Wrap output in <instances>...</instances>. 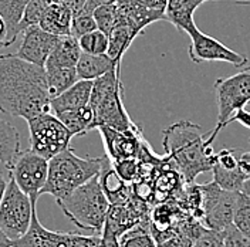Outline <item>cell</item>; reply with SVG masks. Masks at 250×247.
I'll use <instances>...</instances> for the list:
<instances>
[{
  "label": "cell",
  "mask_w": 250,
  "mask_h": 247,
  "mask_svg": "<svg viewBox=\"0 0 250 247\" xmlns=\"http://www.w3.org/2000/svg\"><path fill=\"white\" fill-rule=\"evenodd\" d=\"M50 103L44 67L17 54L0 56V112L27 121L51 112Z\"/></svg>",
  "instance_id": "obj_1"
},
{
  "label": "cell",
  "mask_w": 250,
  "mask_h": 247,
  "mask_svg": "<svg viewBox=\"0 0 250 247\" xmlns=\"http://www.w3.org/2000/svg\"><path fill=\"white\" fill-rule=\"evenodd\" d=\"M206 138L201 125L187 120L172 124L164 131L162 146L167 158L188 184L212 170L216 162V151L206 144Z\"/></svg>",
  "instance_id": "obj_2"
},
{
  "label": "cell",
  "mask_w": 250,
  "mask_h": 247,
  "mask_svg": "<svg viewBox=\"0 0 250 247\" xmlns=\"http://www.w3.org/2000/svg\"><path fill=\"white\" fill-rule=\"evenodd\" d=\"M104 159L105 156L81 158L71 148H67L48 161V175L40 196L51 195L56 201L68 196L78 186L100 175Z\"/></svg>",
  "instance_id": "obj_3"
},
{
  "label": "cell",
  "mask_w": 250,
  "mask_h": 247,
  "mask_svg": "<svg viewBox=\"0 0 250 247\" xmlns=\"http://www.w3.org/2000/svg\"><path fill=\"white\" fill-rule=\"evenodd\" d=\"M124 87L121 82V70L114 68L103 77L93 81L90 107L94 112L95 129L107 126L117 131L134 129V123L124 107Z\"/></svg>",
  "instance_id": "obj_4"
},
{
  "label": "cell",
  "mask_w": 250,
  "mask_h": 247,
  "mask_svg": "<svg viewBox=\"0 0 250 247\" xmlns=\"http://www.w3.org/2000/svg\"><path fill=\"white\" fill-rule=\"evenodd\" d=\"M57 205L78 229L93 234L103 233L108 216L109 202L100 185L98 176L78 186L68 196L59 199Z\"/></svg>",
  "instance_id": "obj_5"
},
{
  "label": "cell",
  "mask_w": 250,
  "mask_h": 247,
  "mask_svg": "<svg viewBox=\"0 0 250 247\" xmlns=\"http://www.w3.org/2000/svg\"><path fill=\"white\" fill-rule=\"evenodd\" d=\"M215 98L218 107V123L208 135L206 144L213 146L219 132L229 124L236 111L246 108L250 104V67L242 68L229 77L215 81Z\"/></svg>",
  "instance_id": "obj_6"
},
{
  "label": "cell",
  "mask_w": 250,
  "mask_h": 247,
  "mask_svg": "<svg viewBox=\"0 0 250 247\" xmlns=\"http://www.w3.org/2000/svg\"><path fill=\"white\" fill-rule=\"evenodd\" d=\"M27 125L30 149L47 161L70 148V142L74 138L60 118L51 112H44L27 120Z\"/></svg>",
  "instance_id": "obj_7"
},
{
  "label": "cell",
  "mask_w": 250,
  "mask_h": 247,
  "mask_svg": "<svg viewBox=\"0 0 250 247\" xmlns=\"http://www.w3.org/2000/svg\"><path fill=\"white\" fill-rule=\"evenodd\" d=\"M36 206L12 178L0 203V229L13 242L19 240L29 230Z\"/></svg>",
  "instance_id": "obj_8"
},
{
  "label": "cell",
  "mask_w": 250,
  "mask_h": 247,
  "mask_svg": "<svg viewBox=\"0 0 250 247\" xmlns=\"http://www.w3.org/2000/svg\"><path fill=\"white\" fill-rule=\"evenodd\" d=\"M13 247H101V234L48 230L40 223L36 206L29 230L23 237L13 242Z\"/></svg>",
  "instance_id": "obj_9"
},
{
  "label": "cell",
  "mask_w": 250,
  "mask_h": 247,
  "mask_svg": "<svg viewBox=\"0 0 250 247\" xmlns=\"http://www.w3.org/2000/svg\"><path fill=\"white\" fill-rule=\"evenodd\" d=\"M202 190V223L213 230H225L233 225L234 209L239 192L225 190L212 181L201 185Z\"/></svg>",
  "instance_id": "obj_10"
},
{
  "label": "cell",
  "mask_w": 250,
  "mask_h": 247,
  "mask_svg": "<svg viewBox=\"0 0 250 247\" xmlns=\"http://www.w3.org/2000/svg\"><path fill=\"white\" fill-rule=\"evenodd\" d=\"M12 178L19 187L30 198L31 203H37L40 192L44 187L48 175V161L31 149L19 152L10 165Z\"/></svg>",
  "instance_id": "obj_11"
},
{
  "label": "cell",
  "mask_w": 250,
  "mask_h": 247,
  "mask_svg": "<svg viewBox=\"0 0 250 247\" xmlns=\"http://www.w3.org/2000/svg\"><path fill=\"white\" fill-rule=\"evenodd\" d=\"M190 44L188 47L189 59L196 64L223 62L240 68L248 64V57L222 44L219 40L205 34L198 27L189 34Z\"/></svg>",
  "instance_id": "obj_12"
},
{
  "label": "cell",
  "mask_w": 250,
  "mask_h": 247,
  "mask_svg": "<svg viewBox=\"0 0 250 247\" xmlns=\"http://www.w3.org/2000/svg\"><path fill=\"white\" fill-rule=\"evenodd\" d=\"M97 129L100 131L107 156L111 162L126 158H138L141 145L145 141L142 138L140 126L128 131H117L107 126H100Z\"/></svg>",
  "instance_id": "obj_13"
},
{
  "label": "cell",
  "mask_w": 250,
  "mask_h": 247,
  "mask_svg": "<svg viewBox=\"0 0 250 247\" xmlns=\"http://www.w3.org/2000/svg\"><path fill=\"white\" fill-rule=\"evenodd\" d=\"M59 40L60 36L43 30L39 24L30 26L23 31L21 44L16 54L26 62L44 67L47 59L56 48Z\"/></svg>",
  "instance_id": "obj_14"
},
{
  "label": "cell",
  "mask_w": 250,
  "mask_h": 247,
  "mask_svg": "<svg viewBox=\"0 0 250 247\" xmlns=\"http://www.w3.org/2000/svg\"><path fill=\"white\" fill-rule=\"evenodd\" d=\"M205 1H219V0H168L165 9V20L181 33L189 34L196 29L193 15L195 10Z\"/></svg>",
  "instance_id": "obj_15"
},
{
  "label": "cell",
  "mask_w": 250,
  "mask_h": 247,
  "mask_svg": "<svg viewBox=\"0 0 250 247\" xmlns=\"http://www.w3.org/2000/svg\"><path fill=\"white\" fill-rule=\"evenodd\" d=\"M91 90H93L91 80H78L68 90H65L59 97L51 100L50 103L51 112L60 114L64 111H73V109L87 107L90 104Z\"/></svg>",
  "instance_id": "obj_16"
},
{
  "label": "cell",
  "mask_w": 250,
  "mask_h": 247,
  "mask_svg": "<svg viewBox=\"0 0 250 247\" xmlns=\"http://www.w3.org/2000/svg\"><path fill=\"white\" fill-rule=\"evenodd\" d=\"M98 181H100V185L108 199L109 205L123 203L132 196L131 186L126 185V182L117 173L108 156H105V159H104L103 169L98 175Z\"/></svg>",
  "instance_id": "obj_17"
},
{
  "label": "cell",
  "mask_w": 250,
  "mask_h": 247,
  "mask_svg": "<svg viewBox=\"0 0 250 247\" xmlns=\"http://www.w3.org/2000/svg\"><path fill=\"white\" fill-rule=\"evenodd\" d=\"M142 34L140 30H137L134 26L118 20L115 27L112 29V31L109 33L108 39V54L109 57L114 60V62L117 64L118 68H121V62H123V57L126 53V50L129 48V46L132 44V41Z\"/></svg>",
  "instance_id": "obj_18"
},
{
  "label": "cell",
  "mask_w": 250,
  "mask_h": 247,
  "mask_svg": "<svg viewBox=\"0 0 250 247\" xmlns=\"http://www.w3.org/2000/svg\"><path fill=\"white\" fill-rule=\"evenodd\" d=\"M71 21H73V10L64 3L54 1L47 7L39 26L51 34L67 36L71 34Z\"/></svg>",
  "instance_id": "obj_19"
},
{
  "label": "cell",
  "mask_w": 250,
  "mask_h": 247,
  "mask_svg": "<svg viewBox=\"0 0 250 247\" xmlns=\"http://www.w3.org/2000/svg\"><path fill=\"white\" fill-rule=\"evenodd\" d=\"M114 68H118V67L108 54L81 53L77 65H76L78 80H91V81H94L95 78L103 77L104 74H107Z\"/></svg>",
  "instance_id": "obj_20"
},
{
  "label": "cell",
  "mask_w": 250,
  "mask_h": 247,
  "mask_svg": "<svg viewBox=\"0 0 250 247\" xmlns=\"http://www.w3.org/2000/svg\"><path fill=\"white\" fill-rule=\"evenodd\" d=\"M81 48L78 39L71 34L60 36V40L56 48L47 59L46 65H60V67H76L81 56Z\"/></svg>",
  "instance_id": "obj_21"
},
{
  "label": "cell",
  "mask_w": 250,
  "mask_h": 247,
  "mask_svg": "<svg viewBox=\"0 0 250 247\" xmlns=\"http://www.w3.org/2000/svg\"><path fill=\"white\" fill-rule=\"evenodd\" d=\"M54 115L60 118V121L68 128L73 137H84L87 132L95 129L94 112L90 105L73 111H64Z\"/></svg>",
  "instance_id": "obj_22"
},
{
  "label": "cell",
  "mask_w": 250,
  "mask_h": 247,
  "mask_svg": "<svg viewBox=\"0 0 250 247\" xmlns=\"http://www.w3.org/2000/svg\"><path fill=\"white\" fill-rule=\"evenodd\" d=\"M47 76V87L51 100L59 97L73 84L78 81L76 67H60V65H44Z\"/></svg>",
  "instance_id": "obj_23"
},
{
  "label": "cell",
  "mask_w": 250,
  "mask_h": 247,
  "mask_svg": "<svg viewBox=\"0 0 250 247\" xmlns=\"http://www.w3.org/2000/svg\"><path fill=\"white\" fill-rule=\"evenodd\" d=\"M20 152V132L15 125L0 118V162L12 165Z\"/></svg>",
  "instance_id": "obj_24"
},
{
  "label": "cell",
  "mask_w": 250,
  "mask_h": 247,
  "mask_svg": "<svg viewBox=\"0 0 250 247\" xmlns=\"http://www.w3.org/2000/svg\"><path fill=\"white\" fill-rule=\"evenodd\" d=\"M121 247H158L151 233V217L125 232L120 237Z\"/></svg>",
  "instance_id": "obj_25"
},
{
  "label": "cell",
  "mask_w": 250,
  "mask_h": 247,
  "mask_svg": "<svg viewBox=\"0 0 250 247\" xmlns=\"http://www.w3.org/2000/svg\"><path fill=\"white\" fill-rule=\"evenodd\" d=\"M29 1L30 0H0V16L7 23V27H9L10 37H12L13 43L20 34L19 26H20L24 9H26Z\"/></svg>",
  "instance_id": "obj_26"
},
{
  "label": "cell",
  "mask_w": 250,
  "mask_h": 247,
  "mask_svg": "<svg viewBox=\"0 0 250 247\" xmlns=\"http://www.w3.org/2000/svg\"><path fill=\"white\" fill-rule=\"evenodd\" d=\"M212 172H213V181L222 189L232 190V192H240L243 185H245V182L248 179H250L248 172L242 168V165H239V168L232 170L223 169L218 165H213Z\"/></svg>",
  "instance_id": "obj_27"
},
{
  "label": "cell",
  "mask_w": 250,
  "mask_h": 247,
  "mask_svg": "<svg viewBox=\"0 0 250 247\" xmlns=\"http://www.w3.org/2000/svg\"><path fill=\"white\" fill-rule=\"evenodd\" d=\"M108 43V36L98 29L90 31L78 39V44H80L81 51L87 53V54H107Z\"/></svg>",
  "instance_id": "obj_28"
},
{
  "label": "cell",
  "mask_w": 250,
  "mask_h": 247,
  "mask_svg": "<svg viewBox=\"0 0 250 247\" xmlns=\"http://www.w3.org/2000/svg\"><path fill=\"white\" fill-rule=\"evenodd\" d=\"M54 1L56 0H30L24 9L23 19L20 21V26H19V31L23 33L27 27L39 24L42 17L44 15V12L47 10V7L50 4H53Z\"/></svg>",
  "instance_id": "obj_29"
},
{
  "label": "cell",
  "mask_w": 250,
  "mask_h": 247,
  "mask_svg": "<svg viewBox=\"0 0 250 247\" xmlns=\"http://www.w3.org/2000/svg\"><path fill=\"white\" fill-rule=\"evenodd\" d=\"M233 225L245 236L250 237V196L243 192H239V196H237Z\"/></svg>",
  "instance_id": "obj_30"
},
{
  "label": "cell",
  "mask_w": 250,
  "mask_h": 247,
  "mask_svg": "<svg viewBox=\"0 0 250 247\" xmlns=\"http://www.w3.org/2000/svg\"><path fill=\"white\" fill-rule=\"evenodd\" d=\"M93 16L94 19H95V23H97L98 30L104 31L107 36H109V33L115 27L117 20H118V7H117V3L105 4V6H101V7L95 9Z\"/></svg>",
  "instance_id": "obj_31"
},
{
  "label": "cell",
  "mask_w": 250,
  "mask_h": 247,
  "mask_svg": "<svg viewBox=\"0 0 250 247\" xmlns=\"http://www.w3.org/2000/svg\"><path fill=\"white\" fill-rule=\"evenodd\" d=\"M117 173L124 179L126 184H132L141 179V164L137 158H126L121 161L111 162Z\"/></svg>",
  "instance_id": "obj_32"
},
{
  "label": "cell",
  "mask_w": 250,
  "mask_h": 247,
  "mask_svg": "<svg viewBox=\"0 0 250 247\" xmlns=\"http://www.w3.org/2000/svg\"><path fill=\"white\" fill-rule=\"evenodd\" d=\"M97 23L95 19L91 13H85V12H78L77 15L73 16V21H71V36H74L76 39H80L81 36L90 33V31L97 30Z\"/></svg>",
  "instance_id": "obj_33"
},
{
  "label": "cell",
  "mask_w": 250,
  "mask_h": 247,
  "mask_svg": "<svg viewBox=\"0 0 250 247\" xmlns=\"http://www.w3.org/2000/svg\"><path fill=\"white\" fill-rule=\"evenodd\" d=\"M192 247H225V230L205 229Z\"/></svg>",
  "instance_id": "obj_34"
},
{
  "label": "cell",
  "mask_w": 250,
  "mask_h": 247,
  "mask_svg": "<svg viewBox=\"0 0 250 247\" xmlns=\"http://www.w3.org/2000/svg\"><path fill=\"white\" fill-rule=\"evenodd\" d=\"M225 247H250V237L245 236L234 225L225 229Z\"/></svg>",
  "instance_id": "obj_35"
},
{
  "label": "cell",
  "mask_w": 250,
  "mask_h": 247,
  "mask_svg": "<svg viewBox=\"0 0 250 247\" xmlns=\"http://www.w3.org/2000/svg\"><path fill=\"white\" fill-rule=\"evenodd\" d=\"M156 245H158V247H192L193 242L190 239H188L187 236H184L182 233L176 230L171 237H168L167 240L159 242Z\"/></svg>",
  "instance_id": "obj_36"
},
{
  "label": "cell",
  "mask_w": 250,
  "mask_h": 247,
  "mask_svg": "<svg viewBox=\"0 0 250 247\" xmlns=\"http://www.w3.org/2000/svg\"><path fill=\"white\" fill-rule=\"evenodd\" d=\"M101 247H121L120 237L107 225H104V229L101 233Z\"/></svg>",
  "instance_id": "obj_37"
},
{
  "label": "cell",
  "mask_w": 250,
  "mask_h": 247,
  "mask_svg": "<svg viewBox=\"0 0 250 247\" xmlns=\"http://www.w3.org/2000/svg\"><path fill=\"white\" fill-rule=\"evenodd\" d=\"M10 179H12L10 166L0 162V203L3 201V196L6 193V189H7V185H9Z\"/></svg>",
  "instance_id": "obj_38"
},
{
  "label": "cell",
  "mask_w": 250,
  "mask_h": 247,
  "mask_svg": "<svg viewBox=\"0 0 250 247\" xmlns=\"http://www.w3.org/2000/svg\"><path fill=\"white\" fill-rule=\"evenodd\" d=\"M10 44H13V40L10 37V31H9V27H7V23L0 16V50L9 47Z\"/></svg>",
  "instance_id": "obj_39"
},
{
  "label": "cell",
  "mask_w": 250,
  "mask_h": 247,
  "mask_svg": "<svg viewBox=\"0 0 250 247\" xmlns=\"http://www.w3.org/2000/svg\"><path fill=\"white\" fill-rule=\"evenodd\" d=\"M112 3H117V0H87L81 12L93 15L95 9H98L101 6H105V4H112Z\"/></svg>",
  "instance_id": "obj_40"
},
{
  "label": "cell",
  "mask_w": 250,
  "mask_h": 247,
  "mask_svg": "<svg viewBox=\"0 0 250 247\" xmlns=\"http://www.w3.org/2000/svg\"><path fill=\"white\" fill-rule=\"evenodd\" d=\"M137 1L148 9H152L156 12H164V13H165L167 4H168V0H137Z\"/></svg>",
  "instance_id": "obj_41"
},
{
  "label": "cell",
  "mask_w": 250,
  "mask_h": 247,
  "mask_svg": "<svg viewBox=\"0 0 250 247\" xmlns=\"http://www.w3.org/2000/svg\"><path fill=\"white\" fill-rule=\"evenodd\" d=\"M234 121H237L239 124H242L243 126H246V128H249L250 129V112L249 111H246V108H242L239 109V111H236L234 112V115L230 118V123H234Z\"/></svg>",
  "instance_id": "obj_42"
},
{
  "label": "cell",
  "mask_w": 250,
  "mask_h": 247,
  "mask_svg": "<svg viewBox=\"0 0 250 247\" xmlns=\"http://www.w3.org/2000/svg\"><path fill=\"white\" fill-rule=\"evenodd\" d=\"M0 247H13V240L9 239L1 229H0Z\"/></svg>",
  "instance_id": "obj_43"
},
{
  "label": "cell",
  "mask_w": 250,
  "mask_h": 247,
  "mask_svg": "<svg viewBox=\"0 0 250 247\" xmlns=\"http://www.w3.org/2000/svg\"><path fill=\"white\" fill-rule=\"evenodd\" d=\"M242 3H250V0H245V1H242Z\"/></svg>",
  "instance_id": "obj_44"
},
{
  "label": "cell",
  "mask_w": 250,
  "mask_h": 247,
  "mask_svg": "<svg viewBox=\"0 0 250 247\" xmlns=\"http://www.w3.org/2000/svg\"><path fill=\"white\" fill-rule=\"evenodd\" d=\"M249 152H250V151H249Z\"/></svg>",
  "instance_id": "obj_45"
}]
</instances>
